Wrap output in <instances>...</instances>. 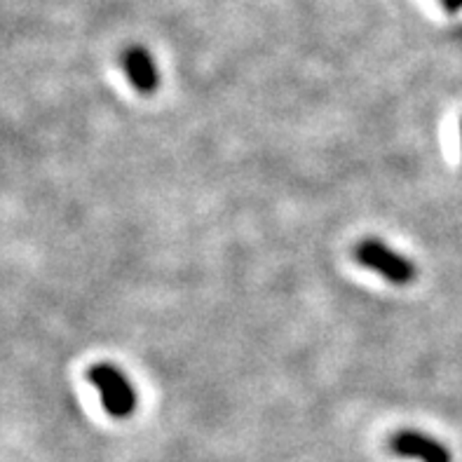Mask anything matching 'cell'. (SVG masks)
<instances>
[{"label":"cell","instance_id":"obj_2","mask_svg":"<svg viewBox=\"0 0 462 462\" xmlns=\"http://www.w3.org/2000/svg\"><path fill=\"white\" fill-rule=\"evenodd\" d=\"M88 381L99 390L101 404L113 418H129L136 411V390L113 364H94L88 371Z\"/></svg>","mask_w":462,"mask_h":462},{"label":"cell","instance_id":"obj_3","mask_svg":"<svg viewBox=\"0 0 462 462\" xmlns=\"http://www.w3.org/2000/svg\"><path fill=\"white\" fill-rule=\"evenodd\" d=\"M393 453L402 457H413L420 462H451V453L444 444L428 437V434L416 432V430H402L390 441Z\"/></svg>","mask_w":462,"mask_h":462},{"label":"cell","instance_id":"obj_4","mask_svg":"<svg viewBox=\"0 0 462 462\" xmlns=\"http://www.w3.org/2000/svg\"><path fill=\"white\" fill-rule=\"evenodd\" d=\"M123 69L127 80L134 85L139 94H152L160 85L158 66L152 61L151 52L146 47L132 45L123 52Z\"/></svg>","mask_w":462,"mask_h":462},{"label":"cell","instance_id":"obj_5","mask_svg":"<svg viewBox=\"0 0 462 462\" xmlns=\"http://www.w3.org/2000/svg\"><path fill=\"white\" fill-rule=\"evenodd\" d=\"M444 7H446V10H451V12L462 10V0H444Z\"/></svg>","mask_w":462,"mask_h":462},{"label":"cell","instance_id":"obj_6","mask_svg":"<svg viewBox=\"0 0 462 462\" xmlns=\"http://www.w3.org/2000/svg\"><path fill=\"white\" fill-rule=\"evenodd\" d=\"M460 134H462V125H460Z\"/></svg>","mask_w":462,"mask_h":462},{"label":"cell","instance_id":"obj_1","mask_svg":"<svg viewBox=\"0 0 462 462\" xmlns=\"http://www.w3.org/2000/svg\"><path fill=\"white\" fill-rule=\"evenodd\" d=\"M355 258L364 268L374 270L381 277H385L390 284L404 287L416 280L418 270L409 256L399 254L390 245H385L378 237H364L357 246H355Z\"/></svg>","mask_w":462,"mask_h":462}]
</instances>
